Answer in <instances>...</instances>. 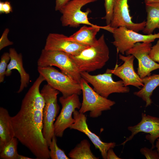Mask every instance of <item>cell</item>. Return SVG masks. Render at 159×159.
<instances>
[{"label":"cell","instance_id":"obj_1","mask_svg":"<svg viewBox=\"0 0 159 159\" xmlns=\"http://www.w3.org/2000/svg\"><path fill=\"white\" fill-rule=\"evenodd\" d=\"M44 81L39 74L23 99L19 110L11 117L15 137L38 159L50 158L49 147L43 134L45 101L39 88Z\"/></svg>","mask_w":159,"mask_h":159},{"label":"cell","instance_id":"obj_2","mask_svg":"<svg viewBox=\"0 0 159 159\" xmlns=\"http://www.w3.org/2000/svg\"><path fill=\"white\" fill-rule=\"evenodd\" d=\"M69 55L81 72H89L103 67L109 59V50L102 34L95 45L83 50L78 55Z\"/></svg>","mask_w":159,"mask_h":159},{"label":"cell","instance_id":"obj_3","mask_svg":"<svg viewBox=\"0 0 159 159\" xmlns=\"http://www.w3.org/2000/svg\"><path fill=\"white\" fill-rule=\"evenodd\" d=\"M39 67L55 66L61 72L80 84V72L69 55L62 51L43 49L37 61Z\"/></svg>","mask_w":159,"mask_h":159},{"label":"cell","instance_id":"obj_4","mask_svg":"<svg viewBox=\"0 0 159 159\" xmlns=\"http://www.w3.org/2000/svg\"><path fill=\"white\" fill-rule=\"evenodd\" d=\"M40 92L45 101L43 134L49 147L54 135V121L59 110L57 100L59 91L47 84L43 86Z\"/></svg>","mask_w":159,"mask_h":159},{"label":"cell","instance_id":"obj_5","mask_svg":"<svg viewBox=\"0 0 159 159\" xmlns=\"http://www.w3.org/2000/svg\"><path fill=\"white\" fill-rule=\"evenodd\" d=\"M37 70L47 84L60 92L62 96L67 97L74 94L79 95L81 93L80 84L52 66H38Z\"/></svg>","mask_w":159,"mask_h":159},{"label":"cell","instance_id":"obj_6","mask_svg":"<svg viewBox=\"0 0 159 159\" xmlns=\"http://www.w3.org/2000/svg\"><path fill=\"white\" fill-rule=\"evenodd\" d=\"M83 95V100L79 112L81 113L90 111L92 118H97L103 111L110 110L115 102L104 97L97 93L83 78L80 84Z\"/></svg>","mask_w":159,"mask_h":159},{"label":"cell","instance_id":"obj_7","mask_svg":"<svg viewBox=\"0 0 159 159\" xmlns=\"http://www.w3.org/2000/svg\"><path fill=\"white\" fill-rule=\"evenodd\" d=\"M108 31L112 34L114 40L112 43L116 47L117 52L122 55L137 42H152L159 39V33L142 34L123 26L112 28L109 26Z\"/></svg>","mask_w":159,"mask_h":159},{"label":"cell","instance_id":"obj_8","mask_svg":"<svg viewBox=\"0 0 159 159\" xmlns=\"http://www.w3.org/2000/svg\"><path fill=\"white\" fill-rule=\"evenodd\" d=\"M80 73L82 77L93 86L96 92L104 97L107 98L113 93H127L130 92L129 87L125 86L122 80L114 81L111 73L105 72L95 75L85 72Z\"/></svg>","mask_w":159,"mask_h":159},{"label":"cell","instance_id":"obj_9","mask_svg":"<svg viewBox=\"0 0 159 159\" xmlns=\"http://www.w3.org/2000/svg\"><path fill=\"white\" fill-rule=\"evenodd\" d=\"M98 0H71L59 11L62 15L61 18L62 24L64 26L77 28L81 24L94 26L89 21L88 16L91 10L87 9L85 11L82 10V7L89 3Z\"/></svg>","mask_w":159,"mask_h":159},{"label":"cell","instance_id":"obj_10","mask_svg":"<svg viewBox=\"0 0 159 159\" xmlns=\"http://www.w3.org/2000/svg\"><path fill=\"white\" fill-rule=\"evenodd\" d=\"M78 95L74 94L59 98L62 108L54 124V135L56 137H62L65 130L74 122L72 114L76 109H80L82 105Z\"/></svg>","mask_w":159,"mask_h":159},{"label":"cell","instance_id":"obj_11","mask_svg":"<svg viewBox=\"0 0 159 159\" xmlns=\"http://www.w3.org/2000/svg\"><path fill=\"white\" fill-rule=\"evenodd\" d=\"M152 47L151 42H137L125 53L126 55H132L137 59V74L141 79L149 75L152 71L159 69V64L153 61L149 56Z\"/></svg>","mask_w":159,"mask_h":159},{"label":"cell","instance_id":"obj_12","mask_svg":"<svg viewBox=\"0 0 159 159\" xmlns=\"http://www.w3.org/2000/svg\"><path fill=\"white\" fill-rule=\"evenodd\" d=\"M128 0H115L112 16L110 26L112 28L125 27L137 32L143 30L146 21L133 22L130 15Z\"/></svg>","mask_w":159,"mask_h":159},{"label":"cell","instance_id":"obj_13","mask_svg":"<svg viewBox=\"0 0 159 159\" xmlns=\"http://www.w3.org/2000/svg\"><path fill=\"white\" fill-rule=\"evenodd\" d=\"M119 57L124 62L123 64L120 66L116 64L114 69H107L105 72L111 73L120 78L126 86L132 85L139 88L142 87L144 84L142 79L136 73L134 68L135 57L131 54L124 56L121 54H119Z\"/></svg>","mask_w":159,"mask_h":159},{"label":"cell","instance_id":"obj_14","mask_svg":"<svg viewBox=\"0 0 159 159\" xmlns=\"http://www.w3.org/2000/svg\"><path fill=\"white\" fill-rule=\"evenodd\" d=\"M141 118V120L137 124L128 127V129L131 132V135L120 145L124 146L138 133L144 132L148 134L146 135L145 138L151 144V148L153 149L155 148L154 142L159 138V117L146 115L142 113Z\"/></svg>","mask_w":159,"mask_h":159},{"label":"cell","instance_id":"obj_15","mask_svg":"<svg viewBox=\"0 0 159 159\" xmlns=\"http://www.w3.org/2000/svg\"><path fill=\"white\" fill-rule=\"evenodd\" d=\"M74 122L69 128L85 134L94 145L96 149L99 150L103 159H107L108 150L116 146L115 142L105 143L102 141L99 136L92 132L89 129L87 123V117L84 113L80 112L76 110L73 113Z\"/></svg>","mask_w":159,"mask_h":159},{"label":"cell","instance_id":"obj_16","mask_svg":"<svg viewBox=\"0 0 159 159\" xmlns=\"http://www.w3.org/2000/svg\"><path fill=\"white\" fill-rule=\"evenodd\" d=\"M89 46L79 44L70 40L63 34H49L46 39L44 48L47 50L63 52L72 56H77Z\"/></svg>","mask_w":159,"mask_h":159},{"label":"cell","instance_id":"obj_17","mask_svg":"<svg viewBox=\"0 0 159 159\" xmlns=\"http://www.w3.org/2000/svg\"><path fill=\"white\" fill-rule=\"evenodd\" d=\"M9 53L10 59L7 66L6 76H10L13 69H16L18 71L20 77V85L17 92L19 93L27 87L30 81V77L24 67L21 54L18 53L14 48H11L9 49Z\"/></svg>","mask_w":159,"mask_h":159},{"label":"cell","instance_id":"obj_18","mask_svg":"<svg viewBox=\"0 0 159 159\" xmlns=\"http://www.w3.org/2000/svg\"><path fill=\"white\" fill-rule=\"evenodd\" d=\"M100 29L106 30V26H102L95 25L88 26L84 25L68 37L70 40L79 44L92 46L97 42L96 35Z\"/></svg>","mask_w":159,"mask_h":159},{"label":"cell","instance_id":"obj_19","mask_svg":"<svg viewBox=\"0 0 159 159\" xmlns=\"http://www.w3.org/2000/svg\"><path fill=\"white\" fill-rule=\"evenodd\" d=\"M15 137V133L10 116L5 108H0V150Z\"/></svg>","mask_w":159,"mask_h":159},{"label":"cell","instance_id":"obj_20","mask_svg":"<svg viewBox=\"0 0 159 159\" xmlns=\"http://www.w3.org/2000/svg\"><path fill=\"white\" fill-rule=\"evenodd\" d=\"M143 86L139 91L134 93L146 103V107L151 105L152 102L151 97L153 91L159 86V74L148 76L142 79Z\"/></svg>","mask_w":159,"mask_h":159},{"label":"cell","instance_id":"obj_21","mask_svg":"<svg viewBox=\"0 0 159 159\" xmlns=\"http://www.w3.org/2000/svg\"><path fill=\"white\" fill-rule=\"evenodd\" d=\"M145 4L147 16L146 25L142 31L144 34L149 35L152 34L159 26V3Z\"/></svg>","mask_w":159,"mask_h":159},{"label":"cell","instance_id":"obj_22","mask_svg":"<svg viewBox=\"0 0 159 159\" xmlns=\"http://www.w3.org/2000/svg\"><path fill=\"white\" fill-rule=\"evenodd\" d=\"M90 145L86 139H84L72 149L68 154L72 159H98L92 152Z\"/></svg>","mask_w":159,"mask_h":159},{"label":"cell","instance_id":"obj_23","mask_svg":"<svg viewBox=\"0 0 159 159\" xmlns=\"http://www.w3.org/2000/svg\"><path fill=\"white\" fill-rule=\"evenodd\" d=\"M17 139L14 137L0 150V158L17 159Z\"/></svg>","mask_w":159,"mask_h":159},{"label":"cell","instance_id":"obj_24","mask_svg":"<svg viewBox=\"0 0 159 159\" xmlns=\"http://www.w3.org/2000/svg\"><path fill=\"white\" fill-rule=\"evenodd\" d=\"M57 141L56 136L54 135L49 146L50 158L52 159H69L64 151L58 147Z\"/></svg>","mask_w":159,"mask_h":159},{"label":"cell","instance_id":"obj_25","mask_svg":"<svg viewBox=\"0 0 159 159\" xmlns=\"http://www.w3.org/2000/svg\"><path fill=\"white\" fill-rule=\"evenodd\" d=\"M10 59L9 52L4 53L1 55L0 61V82H3L6 76L8 62Z\"/></svg>","mask_w":159,"mask_h":159},{"label":"cell","instance_id":"obj_26","mask_svg":"<svg viewBox=\"0 0 159 159\" xmlns=\"http://www.w3.org/2000/svg\"><path fill=\"white\" fill-rule=\"evenodd\" d=\"M115 0H105V15L102 18L105 19L107 25L110 24L112 18Z\"/></svg>","mask_w":159,"mask_h":159},{"label":"cell","instance_id":"obj_27","mask_svg":"<svg viewBox=\"0 0 159 159\" xmlns=\"http://www.w3.org/2000/svg\"><path fill=\"white\" fill-rule=\"evenodd\" d=\"M145 147L141 148L140 151L147 159H159V154L157 150Z\"/></svg>","mask_w":159,"mask_h":159},{"label":"cell","instance_id":"obj_28","mask_svg":"<svg viewBox=\"0 0 159 159\" xmlns=\"http://www.w3.org/2000/svg\"><path fill=\"white\" fill-rule=\"evenodd\" d=\"M9 29L6 28L4 31L0 39V50L8 46L13 44V43L8 38Z\"/></svg>","mask_w":159,"mask_h":159},{"label":"cell","instance_id":"obj_29","mask_svg":"<svg viewBox=\"0 0 159 159\" xmlns=\"http://www.w3.org/2000/svg\"><path fill=\"white\" fill-rule=\"evenodd\" d=\"M149 55L153 61L159 63V39L156 44L152 47Z\"/></svg>","mask_w":159,"mask_h":159},{"label":"cell","instance_id":"obj_30","mask_svg":"<svg viewBox=\"0 0 159 159\" xmlns=\"http://www.w3.org/2000/svg\"><path fill=\"white\" fill-rule=\"evenodd\" d=\"M13 11L12 7L10 2L8 1H0V13L8 14Z\"/></svg>","mask_w":159,"mask_h":159},{"label":"cell","instance_id":"obj_31","mask_svg":"<svg viewBox=\"0 0 159 159\" xmlns=\"http://www.w3.org/2000/svg\"><path fill=\"white\" fill-rule=\"evenodd\" d=\"M55 9L56 11H59L61 8L71 0H55Z\"/></svg>","mask_w":159,"mask_h":159},{"label":"cell","instance_id":"obj_32","mask_svg":"<svg viewBox=\"0 0 159 159\" xmlns=\"http://www.w3.org/2000/svg\"><path fill=\"white\" fill-rule=\"evenodd\" d=\"M107 159H121L118 157L114 152L112 148L110 149L107 153Z\"/></svg>","mask_w":159,"mask_h":159},{"label":"cell","instance_id":"obj_33","mask_svg":"<svg viewBox=\"0 0 159 159\" xmlns=\"http://www.w3.org/2000/svg\"><path fill=\"white\" fill-rule=\"evenodd\" d=\"M145 4L151 3H159V0H144Z\"/></svg>","mask_w":159,"mask_h":159},{"label":"cell","instance_id":"obj_34","mask_svg":"<svg viewBox=\"0 0 159 159\" xmlns=\"http://www.w3.org/2000/svg\"><path fill=\"white\" fill-rule=\"evenodd\" d=\"M32 158L25 156L19 154L17 157V159H32Z\"/></svg>","mask_w":159,"mask_h":159},{"label":"cell","instance_id":"obj_35","mask_svg":"<svg viewBox=\"0 0 159 159\" xmlns=\"http://www.w3.org/2000/svg\"><path fill=\"white\" fill-rule=\"evenodd\" d=\"M157 140L156 142V145L155 146L156 148V150L159 154V139L158 138H157Z\"/></svg>","mask_w":159,"mask_h":159},{"label":"cell","instance_id":"obj_36","mask_svg":"<svg viewBox=\"0 0 159 159\" xmlns=\"http://www.w3.org/2000/svg\"><path fill=\"white\" fill-rule=\"evenodd\" d=\"M158 28L159 29V26Z\"/></svg>","mask_w":159,"mask_h":159}]
</instances>
